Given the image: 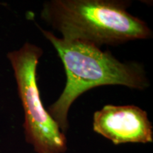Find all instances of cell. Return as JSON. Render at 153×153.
<instances>
[{
    "label": "cell",
    "instance_id": "277c9868",
    "mask_svg": "<svg viewBox=\"0 0 153 153\" xmlns=\"http://www.w3.org/2000/svg\"><path fill=\"white\" fill-rule=\"evenodd\" d=\"M93 130L114 145L153 141L148 114L134 105H106L94 114Z\"/></svg>",
    "mask_w": 153,
    "mask_h": 153
},
{
    "label": "cell",
    "instance_id": "7a4b0ae2",
    "mask_svg": "<svg viewBox=\"0 0 153 153\" xmlns=\"http://www.w3.org/2000/svg\"><path fill=\"white\" fill-rule=\"evenodd\" d=\"M131 4L123 0H50L43 4L41 16L63 39L98 47L151 38L148 25L128 11Z\"/></svg>",
    "mask_w": 153,
    "mask_h": 153
},
{
    "label": "cell",
    "instance_id": "3957f363",
    "mask_svg": "<svg viewBox=\"0 0 153 153\" xmlns=\"http://www.w3.org/2000/svg\"><path fill=\"white\" fill-rule=\"evenodd\" d=\"M43 53L40 47L26 43L7 57L24 108L26 140L37 153H63L67 150L66 137L44 108L38 87L37 66Z\"/></svg>",
    "mask_w": 153,
    "mask_h": 153
},
{
    "label": "cell",
    "instance_id": "6da1fadb",
    "mask_svg": "<svg viewBox=\"0 0 153 153\" xmlns=\"http://www.w3.org/2000/svg\"><path fill=\"white\" fill-rule=\"evenodd\" d=\"M60 57L66 73L64 90L48 112L62 133L68 128L70 107L80 95L104 85H121L144 90L150 87L145 68L137 62H122L108 51L93 44L58 38L41 28Z\"/></svg>",
    "mask_w": 153,
    "mask_h": 153
}]
</instances>
